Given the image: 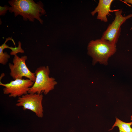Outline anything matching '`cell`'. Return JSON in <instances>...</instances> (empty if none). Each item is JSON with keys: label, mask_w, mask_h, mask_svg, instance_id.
<instances>
[{"label": "cell", "mask_w": 132, "mask_h": 132, "mask_svg": "<svg viewBox=\"0 0 132 132\" xmlns=\"http://www.w3.org/2000/svg\"><path fill=\"white\" fill-rule=\"evenodd\" d=\"M8 3L11 6L9 11L13 12L15 17L20 15L24 21L33 22L36 19L43 24L40 17L46 12L41 1L36 3L33 0H11L8 1Z\"/></svg>", "instance_id": "1"}, {"label": "cell", "mask_w": 132, "mask_h": 132, "mask_svg": "<svg viewBox=\"0 0 132 132\" xmlns=\"http://www.w3.org/2000/svg\"><path fill=\"white\" fill-rule=\"evenodd\" d=\"M116 119L115 122L109 131L112 130L115 127H117L119 128V132H132V122H125L117 117Z\"/></svg>", "instance_id": "9"}, {"label": "cell", "mask_w": 132, "mask_h": 132, "mask_svg": "<svg viewBox=\"0 0 132 132\" xmlns=\"http://www.w3.org/2000/svg\"><path fill=\"white\" fill-rule=\"evenodd\" d=\"M27 58L26 55L20 57L17 55H14L13 63H9L8 66L10 70V75L14 80L22 79L26 77L34 82L36 77L35 74L31 72L26 65L25 62Z\"/></svg>", "instance_id": "6"}, {"label": "cell", "mask_w": 132, "mask_h": 132, "mask_svg": "<svg viewBox=\"0 0 132 132\" xmlns=\"http://www.w3.org/2000/svg\"><path fill=\"white\" fill-rule=\"evenodd\" d=\"M4 49L0 46V63L3 65L6 64L10 58V55L6 52H3Z\"/></svg>", "instance_id": "11"}, {"label": "cell", "mask_w": 132, "mask_h": 132, "mask_svg": "<svg viewBox=\"0 0 132 132\" xmlns=\"http://www.w3.org/2000/svg\"><path fill=\"white\" fill-rule=\"evenodd\" d=\"M9 7L5 5L3 7L0 6V16L4 15L7 13V11L9 10Z\"/></svg>", "instance_id": "12"}, {"label": "cell", "mask_w": 132, "mask_h": 132, "mask_svg": "<svg viewBox=\"0 0 132 132\" xmlns=\"http://www.w3.org/2000/svg\"><path fill=\"white\" fill-rule=\"evenodd\" d=\"M113 0H99L97 6L92 11L91 14L93 16L96 13H98L97 19L104 22H107L108 19L107 16L110 14L111 11L110 8Z\"/></svg>", "instance_id": "8"}, {"label": "cell", "mask_w": 132, "mask_h": 132, "mask_svg": "<svg viewBox=\"0 0 132 132\" xmlns=\"http://www.w3.org/2000/svg\"><path fill=\"white\" fill-rule=\"evenodd\" d=\"M131 4L132 5V1L131 2Z\"/></svg>", "instance_id": "14"}, {"label": "cell", "mask_w": 132, "mask_h": 132, "mask_svg": "<svg viewBox=\"0 0 132 132\" xmlns=\"http://www.w3.org/2000/svg\"><path fill=\"white\" fill-rule=\"evenodd\" d=\"M34 83L29 79H18L6 84L0 81V85L4 87L3 89L4 94H9L10 97L15 98L28 93Z\"/></svg>", "instance_id": "7"}, {"label": "cell", "mask_w": 132, "mask_h": 132, "mask_svg": "<svg viewBox=\"0 0 132 132\" xmlns=\"http://www.w3.org/2000/svg\"><path fill=\"white\" fill-rule=\"evenodd\" d=\"M121 10L114 11L115 17L111 23L109 25L100 39L111 43L116 44L120 35L121 26L127 19L132 17V14L123 16Z\"/></svg>", "instance_id": "4"}, {"label": "cell", "mask_w": 132, "mask_h": 132, "mask_svg": "<svg viewBox=\"0 0 132 132\" xmlns=\"http://www.w3.org/2000/svg\"><path fill=\"white\" fill-rule=\"evenodd\" d=\"M43 98L42 94L28 93L18 98L16 106L22 107L24 110H30L38 117L42 118L43 116Z\"/></svg>", "instance_id": "5"}, {"label": "cell", "mask_w": 132, "mask_h": 132, "mask_svg": "<svg viewBox=\"0 0 132 132\" xmlns=\"http://www.w3.org/2000/svg\"><path fill=\"white\" fill-rule=\"evenodd\" d=\"M50 70L48 66H41L36 70V79L28 93L45 95L54 89L57 82L55 78L49 77Z\"/></svg>", "instance_id": "3"}, {"label": "cell", "mask_w": 132, "mask_h": 132, "mask_svg": "<svg viewBox=\"0 0 132 132\" xmlns=\"http://www.w3.org/2000/svg\"><path fill=\"white\" fill-rule=\"evenodd\" d=\"M88 54L93 59L92 64L97 62L106 65L109 58L116 51V44L101 39L92 40L88 46Z\"/></svg>", "instance_id": "2"}, {"label": "cell", "mask_w": 132, "mask_h": 132, "mask_svg": "<svg viewBox=\"0 0 132 132\" xmlns=\"http://www.w3.org/2000/svg\"><path fill=\"white\" fill-rule=\"evenodd\" d=\"M131 120L132 121V115L131 116Z\"/></svg>", "instance_id": "13"}, {"label": "cell", "mask_w": 132, "mask_h": 132, "mask_svg": "<svg viewBox=\"0 0 132 132\" xmlns=\"http://www.w3.org/2000/svg\"><path fill=\"white\" fill-rule=\"evenodd\" d=\"M7 42L5 41L3 43L4 47L5 49L8 48L11 49L12 51L10 52V54L11 55H17L18 53H24V51L21 47V43L20 41L18 42V46L17 47L16 46L14 47H9L6 44Z\"/></svg>", "instance_id": "10"}]
</instances>
